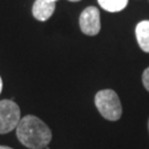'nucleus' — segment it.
<instances>
[{
	"instance_id": "nucleus-1",
	"label": "nucleus",
	"mask_w": 149,
	"mask_h": 149,
	"mask_svg": "<svg viewBox=\"0 0 149 149\" xmlns=\"http://www.w3.org/2000/svg\"><path fill=\"white\" fill-rule=\"evenodd\" d=\"M16 132L19 141L30 149L47 148L52 139V132L49 126L34 115L22 117Z\"/></svg>"
},
{
	"instance_id": "nucleus-2",
	"label": "nucleus",
	"mask_w": 149,
	"mask_h": 149,
	"mask_svg": "<svg viewBox=\"0 0 149 149\" xmlns=\"http://www.w3.org/2000/svg\"><path fill=\"white\" fill-rule=\"evenodd\" d=\"M95 106L103 117L115 122L122 117V103L116 92L113 90H102L95 95Z\"/></svg>"
},
{
	"instance_id": "nucleus-3",
	"label": "nucleus",
	"mask_w": 149,
	"mask_h": 149,
	"mask_svg": "<svg viewBox=\"0 0 149 149\" xmlns=\"http://www.w3.org/2000/svg\"><path fill=\"white\" fill-rule=\"evenodd\" d=\"M21 120V111L16 102L0 101V134H8L16 129Z\"/></svg>"
},
{
	"instance_id": "nucleus-4",
	"label": "nucleus",
	"mask_w": 149,
	"mask_h": 149,
	"mask_svg": "<svg viewBox=\"0 0 149 149\" xmlns=\"http://www.w3.org/2000/svg\"><path fill=\"white\" fill-rule=\"evenodd\" d=\"M81 31L86 36H96L101 31V13L96 7H87L80 16Z\"/></svg>"
},
{
	"instance_id": "nucleus-5",
	"label": "nucleus",
	"mask_w": 149,
	"mask_h": 149,
	"mask_svg": "<svg viewBox=\"0 0 149 149\" xmlns=\"http://www.w3.org/2000/svg\"><path fill=\"white\" fill-rule=\"evenodd\" d=\"M55 10V2L47 0H36L32 6V15L39 21H47Z\"/></svg>"
},
{
	"instance_id": "nucleus-6",
	"label": "nucleus",
	"mask_w": 149,
	"mask_h": 149,
	"mask_svg": "<svg viewBox=\"0 0 149 149\" xmlns=\"http://www.w3.org/2000/svg\"><path fill=\"white\" fill-rule=\"evenodd\" d=\"M135 32L140 49L146 53H149V20L139 22L136 26Z\"/></svg>"
},
{
	"instance_id": "nucleus-7",
	"label": "nucleus",
	"mask_w": 149,
	"mask_h": 149,
	"mask_svg": "<svg viewBox=\"0 0 149 149\" xmlns=\"http://www.w3.org/2000/svg\"><path fill=\"white\" fill-rule=\"evenodd\" d=\"M104 10L108 12H119L128 5V0H97Z\"/></svg>"
},
{
	"instance_id": "nucleus-8",
	"label": "nucleus",
	"mask_w": 149,
	"mask_h": 149,
	"mask_svg": "<svg viewBox=\"0 0 149 149\" xmlns=\"http://www.w3.org/2000/svg\"><path fill=\"white\" fill-rule=\"evenodd\" d=\"M143 84L145 88L149 92V68H147L143 73Z\"/></svg>"
},
{
	"instance_id": "nucleus-9",
	"label": "nucleus",
	"mask_w": 149,
	"mask_h": 149,
	"mask_svg": "<svg viewBox=\"0 0 149 149\" xmlns=\"http://www.w3.org/2000/svg\"><path fill=\"white\" fill-rule=\"evenodd\" d=\"M2 87H3V83H2V79H1V76H0V93H1V91H2Z\"/></svg>"
},
{
	"instance_id": "nucleus-10",
	"label": "nucleus",
	"mask_w": 149,
	"mask_h": 149,
	"mask_svg": "<svg viewBox=\"0 0 149 149\" xmlns=\"http://www.w3.org/2000/svg\"><path fill=\"white\" fill-rule=\"evenodd\" d=\"M0 149H13V148L8 147V146H0Z\"/></svg>"
},
{
	"instance_id": "nucleus-11",
	"label": "nucleus",
	"mask_w": 149,
	"mask_h": 149,
	"mask_svg": "<svg viewBox=\"0 0 149 149\" xmlns=\"http://www.w3.org/2000/svg\"><path fill=\"white\" fill-rule=\"evenodd\" d=\"M71 2H77V1H81V0H69Z\"/></svg>"
},
{
	"instance_id": "nucleus-12",
	"label": "nucleus",
	"mask_w": 149,
	"mask_h": 149,
	"mask_svg": "<svg viewBox=\"0 0 149 149\" xmlns=\"http://www.w3.org/2000/svg\"><path fill=\"white\" fill-rule=\"evenodd\" d=\"M47 1H53V2H56L58 0H47Z\"/></svg>"
},
{
	"instance_id": "nucleus-13",
	"label": "nucleus",
	"mask_w": 149,
	"mask_h": 149,
	"mask_svg": "<svg viewBox=\"0 0 149 149\" xmlns=\"http://www.w3.org/2000/svg\"><path fill=\"white\" fill-rule=\"evenodd\" d=\"M148 130H149V119H148Z\"/></svg>"
}]
</instances>
